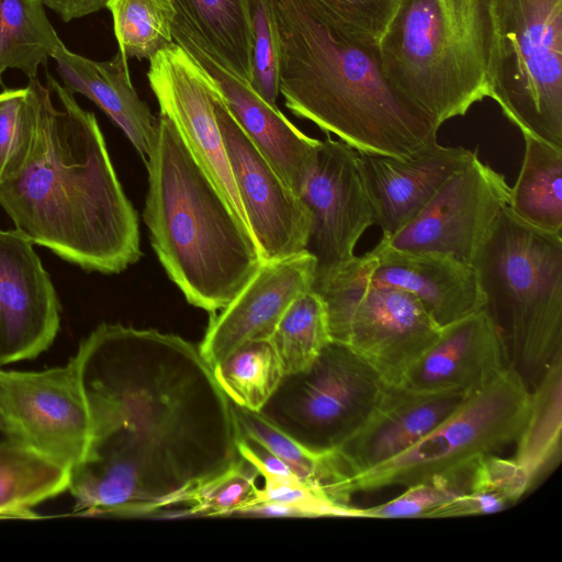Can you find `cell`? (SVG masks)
Returning <instances> with one entry per match:
<instances>
[{
    "label": "cell",
    "mask_w": 562,
    "mask_h": 562,
    "mask_svg": "<svg viewBox=\"0 0 562 562\" xmlns=\"http://www.w3.org/2000/svg\"><path fill=\"white\" fill-rule=\"evenodd\" d=\"M379 47L392 85L440 127L490 97L493 0H398Z\"/></svg>",
    "instance_id": "5"
},
{
    "label": "cell",
    "mask_w": 562,
    "mask_h": 562,
    "mask_svg": "<svg viewBox=\"0 0 562 562\" xmlns=\"http://www.w3.org/2000/svg\"><path fill=\"white\" fill-rule=\"evenodd\" d=\"M274 11L292 113L359 154L406 158L438 143L439 126L387 78L379 40L317 0H274Z\"/></svg>",
    "instance_id": "3"
},
{
    "label": "cell",
    "mask_w": 562,
    "mask_h": 562,
    "mask_svg": "<svg viewBox=\"0 0 562 562\" xmlns=\"http://www.w3.org/2000/svg\"><path fill=\"white\" fill-rule=\"evenodd\" d=\"M562 357L551 362L530 391L527 420L513 459L528 473L531 486L561 459Z\"/></svg>",
    "instance_id": "27"
},
{
    "label": "cell",
    "mask_w": 562,
    "mask_h": 562,
    "mask_svg": "<svg viewBox=\"0 0 562 562\" xmlns=\"http://www.w3.org/2000/svg\"><path fill=\"white\" fill-rule=\"evenodd\" d=\"M512 364L501 331L481 310L442 327L439 338L402 384L417 391L471 394L493 382Z\"/></svg>",
    "instance_id": "22"
},
{
    "label": "cell",
    "mask_w": 562,
    "mask_h": 562,
    "mask_svg": "<svg viewBox=\"0 0 562 562\" xmlns=\"http://www.w3.org/2000/svg\"><path fill=\"white\" fill-rule=\"evenodd\" d=\"M471 265L483 310L501 331L515 369L535 386L562 357V234L536 228L506 206Z\"/></svg>",
    "instance_id": "6"
},
{
    "label": "cell",
    "mask_w": 562,
    "mask_h": 562,
    "mask_svg": "<svg viewBox=\"0 0 562 562\" xmlns=\"http://www.w3.org/2000/svg\"><path fill=\"white\" fill-rule=\"evenodd\" d=\"M60 328V303L34 244L0 229V367L46 351Z\"/></svg>",
    "instance_id": "16"
},
{
    "label": "cell",
    "mask_w": 562,
    "mask_h": 562,
    "mask_svg": "<svg viewBox=\"0 0 562 562\" xmlns=\"http://www.w3.org/2000/svg\"><path fill=\"white\" fill-rule=\"evenodd\" d=\"M530 391L512 364L409 448L348 477L344 502L358 492L470 473L480 460L516 442L529 414Z\"/></svg>",
    "instance_id": "7"
},
{
    "label": "cell",
    "mask_w": 562,
    "mask_h": 562,
    "mask_svg": "<svg viewBox=\"0 0 562 562\" xmlns=\"http://www.w3.org/2000/svg\"><path fill=\"white\" fill-rule=\"evenodd\" d=\"M300 198L311 215L304 250L316 261L314 277L322 276L353 258L359 238L374 224L359 153L340 139L319 140Z\"/></svg>",
    "instance_id": "14"
},
{
    "label": "cell",
    "mask_w": 562,
    "mask_h": 562,
    "mask_svg": "<svg viewBox=\"0 0 562 562\" xmlns=\"http://www.w3.org/2000/svg\"><path fill=\"white\" fill-rule=\"evenodd\" d=\"M252 36L250 85L266 101L277 105L281 44L274 0H252Z\"/></svg>",
    "instance_id": "36"
},
{
    "label": "cell",
    "mask_w": 562,
    "mask_h": 562,
    "mask_svg": "<svg viewBox=\"0 0 562 562\" xmlns=\"http://www.w3.org/2000/svg\"><path fill=\"white\" fill-rule=\"evenodd\" d=\"M177 14L222 65L250 83L252 0H171Z\"/></svg>",
    "instance_id": "24"
},
{
    "label": "cell",
    "mask_w": 562,
    "mask_h": 562,
    "mask_svg": "<svg viewBox=\"0 0 562 562\" xmlns=\"http://www.w3.org/2000/svg\"><path fill=\"white\" fill-rule=\"evenodd\" d=\"M508 504L499 496L485 491H469L436 509L430 518L494 514Z\"/></svg>",
    "instance_id": "40"
},
{
    "label": "cell",
    "mask_w": 562,
    "mask_h": 562,
    "mask_svg": "<svg viewBox=\"0 0 562 562\" xmlns=\"http://www.w3.org/2000/svg\"><path fill=\"white\" fill-rule=\"evenodd\" d=\"M527 471L513 458L490 454L477 462L471 474L470 491H485L508 505L518 502L530 488Z\"/></svg>",
    "instance_id": "38"
},
{
    "label": "cell",
    "mask_w": 562,
    "mask_h": 562,
    "mask_svg": "<svg viewBox=\"0 0 562 562\" xmlns=\"http://www.w3.org/2000/svg\"><path fill=\"white\" fill-rule=\"evenodd\" d=\"M70 470L25 447L0 440V518H34V506L68 490Z\"/></svg>",
    "instance_id": "28"
},
{
    "label": "cell",
    "mask_w": 562,
    "mask_h": 562,
    "mask_svg": "<svg viewBox=\"0 0 562 562\" xmlns=\"http://www.w3.org/2000/svg\"><path fill=\"white\" fill-rule=\"evenodd\" d=\"M71 358L91 419L72 514L162 515L243 459L233 403L190 341L103 323Z\"/></svg>",
    "instance_id": "1"
},
{
    "label": "cell",
    "mask_w": 562,
    "mask_h": 562,
    "mask_svg": "<svg viewBox=\"0 0 562 562\" xmlns=\"http://www.w3.org/2000/svg\"><path fill=\"white\" fill-rule=\"evenodd\" d=\"M316 261L303 250L263 261L254 277L220 313H212L199 351L213 369L240 345L270 339L291 303L311 290Z\"/></svg>",
    "instance_id": "18"
},
{
    "label": "cell",
    "mask_w": 562,
    "mask_h": 562,
    "mask_svg": "<svg viewBox=\"0 0 562 562\" xmlns=\"http://www.w3.org/2000/svg\"><path fill=\"white\" fill-rule=\"evenodd\" d=\"M63 44L42 0H0V74L18 69L37 78L55 49Z\"/></svg>",
    "instance_id": "29"
},
{
    "label": "cell",
    "mask_w": 562,
    "mask_h": 562,
    "mask_svg": "<svg viewBox=\"0 0 562 562\" xmlns=\"http://www.w3.org/2000/svg\"><path fill=\"white\" fill-rule=\"evenodd\" d=\"M109 0H42L64 22L81 19L106 8Z\"/></svg>",
    "instance_id": "41"
},
{
    "label": "cell",
    "mask_w": 562,
    "mask_h": 562,
    "mask_svg": "<svg viewBox=\"0 0 562 562\" xmlns=\"http://www.w3.org/2000/svg\"><path fill=\"white\" fill-rule=\"evenodd\" d=\"M488 98L524 136L562 148V0H493Z\"/></svg>",
    "instance_id": "8"
},
{
    "label": "cell",
    "mask_w": 562,
    "mask_h": 562,
    "mask_svg": "<svg viewBox=\"0 0 562 562\" xmlns=\"http://www.w3.org/2000/svg\"><path fill=\"white\" fill-rule=\"evenodd\" d=\"M27 88L35 106L30 155L0 182V206L34 245L90 272L115 274L138 261V215L92 112L50 74Z\"/></svg>",
    "instance_id": "2"
},
{
    "label": "cell",
    "mask_w": 562,
    "mask_h": 562,
    "mask_svg": "<svg viewBox=\"0 0 562 562\" xmlns=\"http://www.w3.org/2000/svg\"><path fill=\"white\" fill-rule=\"evenodd\" d=\"M257 469L244 458L221 474L184 494L178 505L186 509L181 515L228 516L246 514L259 504L260 487Z\"/></svg>",
    "instance_id": "33"
},
{
    "label": "cell",
    "mask_w": 562,
    "mask_h": 562,
    "mask_svg": "<svg viewBox=\"0 0 562 562\" xmlns=\"http://www.w3.org/2000/svg\"><path fill=\"white\" fill-rule=\"evenodd\" d=\"M476 151L438 143L416 155L395 158L359 154L362 181L374 224L384 236L405 227L446 180L467 166Z\"/></svg>",
    "instance_id": "20"
},
{
    "label": "cell",
    "mask_w": 562,
    "mask_h": 562,
    "mask_svg": "<svg viewBox=\"0 0 562 562\" xmlns=\"http://www.w3.org/2000/svg\"><path fill=\"white\" fill-rule=\"evenodd\" d=\"M472 471L407 486L404 493L386 503L356 508V517L430 518L440 506L470 491Z\"/></svg>",
    "instance_id": "35"
},
{
    "label": "cell",
    "mask_w": 562,
    "mask_h": 562,
    "mask_svg": "<svg viewBox=\"0 0 562 562\" xmlns=\"http://www.w3.org/2000/svg\"><path fill=\"white\" fill-rule=\"evenodd\" d=\"M372 258L353 256L314 277L325 303L331 340L369 363L386 384H402L439 338L441 328L412 293L370 282Z\"/></svg>",
    "instance_id": "9"
},
{
    "label": "cell",
    "mask_w": 562,
    "mask_h": 562,
    "mask_svg": "<svg viewBox=\"0 0 562 562\" xmlns=\"http://www.w3.org/2000/svg\"><path fill=\"white\" fill-rule=\"evenodd\" d=\"M263 479L265 484L260 487L259 504L285 505L291 509L294 517H356V507L335 503L325 494L305 485L297 479Z\"/></svg>",
    "instance_id": "37"
},
{
    "label": "cell",
    "mask_w": 562,
    "mask_h": 562,
    "mask_svg": "<svg viewBox=\"0 0 562 562\" xmlns=\"http://www.w3.org/2000/svg\"><path fill=\"white\" fill-rule=\"evenodd\" d=\"M468 395L386 384L366 422L335 449L349 477L409 448L453 413Z\"/></svg>",
    "instance_id": "19"
},
{
    "label": "cell",
    "mask_w": 562,
    "mask_h": 562,
    "mask_svg": "<svg viewBox=\"0 0 562 562\" xmlns=\"http://www.w3.org/2000/svg\"><path fill=\"white\" fill-rule=\"evenodd\" d=\"M64 88L94 102L126 135L145 161L156 134L157 117L133 87L120 50L98 61L69 50L63 43L52 55Z\"/></svg>",
    "instance_id": "23"
},
{
    "label": "cell",
    "mask_w": 562,
    "mask_h": 562,
    "mask_svg": "<svg viewBox=\"0 0 562 562\" xmlns=\"http://www.w3.org/2000/svg\"><path fill=\"white\" fill-rule=\"evenodd\" d=\"M145 164L151 246L186 300L216 313L263 262L257 241L160 111Z\"/></svg>",
    "instance_id": "4"
},
{
    "label": "cell",
    "mask_w": 562,
    "mask_h": 562,
    "mask_svg": "<svg viewBox=\"0 0 562 562\" xmlns=\"http://www.w3.org/2000/svg\"><path fill=\"white\" fill-rule=\"evenodd\" d=\"M385 385L357 353L331 341L307 370L284 375L260 413L301 443L333 450L361 427Z\"/></svg>",
    "instance_id": "10"
},
{
    "label": "cell",
    "mask_w": 562,
    "mask_h": 562,
    "mask_svg": "<svg viewBox=\"0 0 562 562\" xmlns=\"http://www.w3.org/2000/svg\"><path fill=\"white\" fill-rule=\"evenodd\" d=\"M509 195L505 177L475 155L405 227L393 236H382L397 249L445 252L471 263L508 206Z\"/></svg>",
    "instance_id": "12"
},
{
    "label": "cell",
    "mask_w": 562,
    "mask_h": 562,
    "mask_svg": "<svg viewBox=\"0 0 562 562\" xmlns=\"http://www.w3.org/2000/svg\"><path fill=\"white\" fill-rule=\"evenodd\" d=\"M369 252L370 282L414 294L440 327L483 310L471 263L445 252L397 249L383 236Z\"/></svg>",
    "instance_id": "21"
},
{
    "label": "cell",
    "mask_w": 562,
    "mask_h": 562,
    "mask_svg": "<svg viewBox=\"0 0 562 562\" xmlns=\"http://www.w3.org/2000/svg\"><path fill=\"white\" fill-rule=\"evenodd\" d=\"M0 435L69 470L86 459L91 419L72 358L38 371L0 367Z\"/></svg>",
    "instance_id": "11"
},
{
    "label": "cell",
    "mask_w": 562,
    "mask_h": 562,
    "mask_svg": "<svg viewBox=\"0 0 562 562\" xmlns=\"http://www.w3.org/2000/svg\"><path fill=\"white\" fill-rule=\"evenodd\" d=\"M524 139V159L508 209L536 228L561 234L562 148L529 135Z\"/></svg>",
    "instance_id": "25"
},
{
    "label": "cell",
    "mask_w": 562,
    "mask_h": 562,
    "mask_svg": "<svg viewBox=\"0 0 562 562\" xmlns=\"http://www.w3.org/2000/svg\"><path fill=\"white\" fill-rule=\"evenodd\" d=\"M269 340L284 375L307 370L333 341L322 297L312 290L299 295L281 317Z\"/></svg>",
    "instance_id": "31"
},
{
    "label": "cell",
    "mask_w": 562,
    "mask_h": 562,
    "mask_svg": "<svg viewBox=\"0 0 562 562\" xmlns=\"http://www.w3.org/2000/svg\"><path fill=\"white\" fill-rule=\"evenodd\" d=\"M0 86H3L2 75L0 74Z\"/></svg>",
    "instance_id": "42"
},
{
    "label": "cell",
    "mask_w": 562,
    "mask_h": 562,
    "mask_svg": "<svg viewBox=\"0 0 562 562\" xmlns=\"http://www.w3.org/2000/svg\"><path fill=\"white\" fill-rule=\"evenodd\" d=\"M341 20L379 40L398 0H317Z\"/></svg>",
    "instance_id": "39"
},
{
    "label": "cell",
    "mask_w": 562,
    "mask_h": 562,
    "mask_svg": "<svg viewBox=\"0 0 562 562\" xmlns=\"http://www.w3.org/2000/svg\"><path fill=\"white\" fill-rule=\"evenodd\" d=\"M119 50L126 58L150 60L175 44L177 11L171 0H109Z\"/></svg>",
    "instance_id": "32"
},
{
    "label": "cell",
    "mask_w": 562,
    "mask_h": 562,
    "mask_svg": "<svg viewBox=\"0 0 562 562\" xmlns=\"http://www.w3.org/2000/svg\"><path fill=\"white\" fill-rule=\"evenodd\" d=\"M215 115L234 182L263 261L304 250L311 215L233 116L218 88Z\"/></svg>",
    "instance_id": "13"
},
{
    "label": "cell",
    "mask_w": 562,
    "mask_h": 562,
    "mask_svg": "<svg viewBox=\"0 0 562 562\" xmlns=\"http://www.w3.org/2000/svg\"><path fill=\"white\" fill-rule=\"evenodd\" d=\"M172 36L213 78L236 122L300 196L314 167L319 139L302 133L277 105L222 65L178 14Z\"/></svg>",
    "instance_id": "17"
},
{
    "label": "cell",
    "mask_w": 562,
    "mask_h": 562,
    "mask_svg": "<svg viewBox=\"0 0 562 562\" xmlns=\"http://www.w3.org/2000/svg\"><path fill=\"white\" fill-rule=\"evenodd\" d=\"M35 106L26 87L0 92V182L24 166L33 144Z\"/></svg>",
    "instance_id": "34"
},
{
    "label": "cell",
    "mask_w": 562,
    "mask_h": 562,
    "mask_svg": "<svg viewBox=\"0 0 562 562\" xmlns=\"http://www.w3.org/2000/svg\"><path fill=\"white\" fill-rule=\"evenodd\" d=\"M233 409L241 435L272 451L305 485L325 494L335 503L350 505L341 497V486L349 475L335 449L310 448L289 436L262 413L234 403Z\"/></svg>",
    "instance_id": "26"
},
{
    "label": "cell",
    "mask_w": 562,
    "mask_h": 562,
    "mask_svg": "<svg viewBox=\"0 0 562 562\" xmlns=\"http://www.w3.org/2000/svg\"><path fill=\"white\" fill-rule=\"evenodd\" d=\"M212 371L221 389L235 405L255 412L265 407L284 376L269 339L240 345Z\"/></svg>",
    "instance_id": "30"
},
{
    "label": "cell",
    "mask_w": 562,
    "mask_h": 562,
    "mask_svg": "<svg viewBox=\"0 0 562 562\" xmlns=\"http://www.w3.org/2000/svg\"><path fill=\"white\" fill-rule=\"evenodd\" d=\"M147 77L160 112L172 121L199 164L249 227L215 115L216 82L177 43L149 60Z\"/></svg>",
    "instance_id": "15"
}]
</instances>
